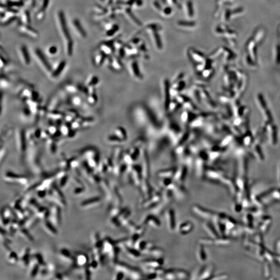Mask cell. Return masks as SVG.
I'll return each instance as SVG.
<instances>
[{
    "label": "cell",
    "instance_id": "cell-1",
    "mask_svg": "<svg viewBox=\"0 0 280 280\" xmlns=\"http://www.w3.org/2000/svg\"><path fill=\"white\" fill-rule=\"evenodd\" d=\"M56 22L63 43L64 54L66 56L70 57L73 54L74 42L69 30L66 15L62 10H59L57 12Z\"/></svg>",
    "mask_w": 280,
    "mask_h": 280
},
{
    "label": "cell",
    "instance_id": "cell-2",
    "mask_svg": "<svg viewBox=\"0 0 280 280\" xmlns=\"http://www.w3.org/2000/svg\"><path fill=\"white\" fill-rule=\"evenodd\" d=\"M115 269L117 271H121L129 275V277L132 280H141L143 278L142 273L139 269L128 265L125 263H116Z\"/></svg>",
    "mask_w": 280,
    "mask_h": 280
},
{
    "label": "cell",
    "instance_id": "cell-3",
    "mask_svg": "<svg viewBox=\"0 0 280 280\" xmlns=\"http://www.w3.org/2000/svg\"><path fill=\"white\" fill-rule=\"evenodd\" d=\"M145 30L148 34L150 35V39L152 40L156 48L160 50L162 48V44L159 32L161 30L159 25L156 23H150L147 25Z\"/></svg>",
    "mask_w": 280,
    "mask_h": 280
},
{
    "label": "cell",
    "instance_id": "cell-4",
    "mask_svg": "<svg viewBox=\"0 0 280 280\" xmlns=\"http://www.w3.org/2000/svg\"><path fill=\"white\" fill-rule=\"evenodd\" d=\"M256 98L258 108L261 110L263 117L265 121V123H273L272 113L269 108H268V105L263 94L261 93H258Z\"/></svg>",
    "mask_w": 280,
    "mask_h": 280
},
{
    "label": "cell",
    "instance_id": "cell-5",
    "mask_svg": "<svg viewBox=\"0 0 280 280\" xmlns=\"http://www.w3.org/2000/svg\"><path fill=\"white\" fill-rule=\"evenodd\" d=\"M33 54L37 63L42 68L43 71L50 75L52 72V66L47 60L46 54L39 48H35Z\"/></svg>",
    "mask_w": 280,
    "mask_h": 280
},
{
    "label": "cell",
    "instance_id": "cell-6",
    "mask_svg": "<svg viewBox=\"0 0 280 280\" xmlns=\"http://www.w3.org/2000/svg\"><path fill=\"white\" fill-rule=\"evenodd\" d=\"M19 13L18 10L9 7L4 11L1 12L2 26H6L12 23L17 19Z\"/></svg>",
    "mask_w": 280,
    "mask_h": 280
},
{
    "label": "cell",
    "instance_id": "cell-7",
    "mask_svg": "<svg viewBox=\"0 0 280 280\" xmlns=\"http://www.w3.org/2000/svg\"><path fill=\"white\" fill-rule=\"evenodd\" d=\"M208 159V155L206 152L200 151L198 154V157L194 161L196 172L198 177H202L204 173V164L206 160Z\"/></svg>",
    "mask_w": 280,
    "mask_h": 280
},
{
    "label": "cell",
    "instance_id": "cell-8",
    "mask_svg": "<svg viewBox=\"0 0 280 280\" xmlns=\"http://www.w3.org/2000/svg\"><path fill=\"white\" fill-rule=\"evenodd\" d=\"M18 30L21 34L31 39H37L39 37L38 31L32 27L30 25H25L20 23L18 26Z\"/></svg>",
    "mask_w": 280,
    "mask_h": 280
},
{
    "label": "cell",
    "instance_id": "cell-9",
    "mask_svg": "<svg viewBox=\"0 0 280 280\" xmlns=\"http://www.w3.org/2000/svg\"><path fill=\"white\" fill-rule=\"evenodd\" d=\"M166 223L169 231L173 232L177 228L176 215L174 209L170 208L168 209L165 214Z\"/></svg>",
    "mask_w": 280,
    "mask_h": 280
},
{
    "label": "cell",
    "instance_id": "cell-10",
    "mask_svg": "<svg viewBox=\"0 0 280 280\" xmlns=\"http://www.w3.org/2000/svg\"><path fill=\"white\" fill-rule=\"evenodd\" d=\"M265 130L267 131L271 144L275 145L278 142V129L273 123H266Z\"/></svg>",
    "mask_w": 280,
    "mask_h": 280
},
{
    "label": "cell",
    "instance_id": "cell-11",
    "mask_svg": "<svg viewBox=\"0 0 280 280\" xmlns=\"http://www.w3.org/2000/svg\"><path fill=\"white\" fill-rule=\"evenodd\" d=\"M18 54L20 61L25 66H29L31 63V56L27 46L24 44L18 47Z\"/></svg>",
    "mask_w": 280,
    "mask_h": 280
},
{
    "label": "cell",
    "instance_id": "cell-12",
    "mask_svg": "<svg viewBox=\"0 0 280 280\" xmlns=\"http://www.w3.org/2000/svg\"><path fill=\"white\" fill-rule=\"evenodd\" d=\"M163 106L165 108V111L167 112L168 109L169 108L170 104L171 103V92H170V88L171 85H170L169 81L165 79L163 81Z\"/></svg>",
    "mask_w": 280,
    "mask_h": 280
},
{
    "label": "cell",
    "instance_id": "cell-13",
    "mask_svg": "<svg viewBox=\"0 0 280 280\" xmlns=\"http://www.w3.org/2000/svg\"><path fill=\"white\" fill-rule=\"evenodd\" d=\"M71 26L76 36L80 39H85L87 37V32L81 24V21L77 18H74L72 20Z\"/></svg>",
    "mask_w": 280,
    "mask_h": 280
},
{
    "label": "cell",
    "instance_id": "cell-14",
    "mask_svg": "<svg viewBox=\"0 0 280 280\" xmlns=\"http://www.w3.org/2000/svg\"><path fill=\"white\" fill-rule=\"evenodd\" d=\"M162 200L161 193L157 192L150 197L148 199H145V201L143 203L142 206L144 209H152L153 207L159 203Z\"/></svg>",
    "mask_w": 280,
    "mask_h": 280
},
{
    "label": "cell",
    "instance_id": "cell-15",
    "mask_svg": "<svg viewBox=\"0 0 280 280\" xmlns=\"http://www.w3.org/2000/svg\"><path fill=\"white\" fill-rule=\"evenodd\" d=\"M141 155L142 157V165L141 167L142 169L143 177L144 179H148L150 174V162L148 154L145 149L143 148H142V151L141 152Z\"/></svg>",
    "mask_w": 280,
    "mask_h": 280
},
{
    "label": "cell",
    "instance_id": "cell-16",
    "mask_svg": "<svg viewBox=\"0 0 280 280\" xmlns=\"http://www.w3.org/2000/svg\"><path fill=\"white\" fill-rule=\"evenodd\" d=\"M114 40L103 41L99 45L98 49L108 57L113 56V54L115 52L114 47Z\"/></svg>",
    "mask_w": 280,
    "mask_h": 280
},
{
    "label": "cell",
    "instance_id": "cell-17",
    "mask_svg": "<svg viewBox=\"0 0 280 280\" xmlns=\"http://www.w3.org/2000/svg\"><path fill=\"white\" fill-rule=\"evenodd\" d=\"M187 170L188 168L186 166L179 167L176 170L172 179L177 184L182 185L186 178Z\"/></svg>",
    "mask_w": 280,
    "mask_h": 280
},
{
    "label": "cell",
    "instance_id": "cell-18",
    "mask_svg": "<svg viewBox=\"0 0 280 280\" xmlns=\"http://www.w3.org/2000/svg\"><path fill=\"white\" fill-rule=\"evenodd\" d=\"M142 225L150 226L154 228H159L161 226V223L157 216L154 214H150L145 216L142 220Z\"/></svg>",
    "mask_w": 280,
    "mask_h": 280
},
{
    "label": "cell",
    "instance_id": "cell-19",
    "mask_svg": "<svg viewBox=\"0 0 280 280\" xmlns=\"http://www.w3.org/2000/svg\"><path fill=\"white\" fill-rule=\"evenodd\" d=\"M128 68L131 75L136 79L142 80L143 76L139 69L138 62L135 60H131L128 62Z\"/></svg>",
    "mask_w": 280,
    "mask_h": 280
},
{
    "label": "cell",
    "instance_id": "cell-20",
    "mask_svg": "<svg viewBox=\"0 0 280 280\" xmlns=\"http://www.w3.org/2000/svg\"><path fill=\"white\" fill-rule=\"evenodd\" d=\"M192 210L194 214L202 219H210L213 215L212 212L197 204H194L192 206Z\"/></svg>",
    "mask_w": 280,
    "mask_h": 280
},
{
    "label": "cell",
    "instance_id": "cell-21",
    "mask_svg": "<svg viewBox=\"0 0 280 280\" xmlns=\"http://www.w3.org/2000/svg\"><path fill=\"white\" fill-rule=\"evenodd\" d=\"M121 248L124 250L126 255L131 259L133 261H138L142 259V253L134 247H129L124 245L122 246Z\"/></svg>",
    "mask_w": 280,
    "mask_h": 280
},
{
    "label": "cell",
    "instance_id": "cell-22",
    "mask_svg": "<svg viewBox=\"0 0 280 280\" xmlns=\"http://www.w3.org/2000/svg\"><path fill=\"white\" fill-rule=\"evenodd\" d=\"M66 64L67 63L65 60H61L57 62L54 67L52 66V72L50 74V76L53 79H56L64 71Z\"/></svg>",
    "mask_w": 280,
    "mask_h": 280
},
{
    "label": "cell",
    "instance_id": "cell-23",
    "mask_svg": "<svg viewBox=\"0 0 280 280\" xmlns=\"http://www.w3.org/2000/svg\"><path fill=\"white\" fill-rule=\"evenodd\" d=\"M104 29L105 36L108 39L107 40H113L112 37L117 34L119 28L117 24L108 23L105 25Z\"/></svg>",
    "mask_w": 280,
    "mask_h": 280
},
{
    "label": "cell",
    "instance_id": "cell-24",
    "mask_svg": "<svg viewBox=\"0 0 280 280\" xmlns=\"http://www.w3.org/2000/svg\"><path fill=\"white\" fill-rule=\"evenodd\" d=\"M187 52L190 59L192 60V61L197 64L204 61L206 59L204 54L193 48H190L188 50Z\"/></svg>",
    "mask_w": 280,
    "mask_h": 280
},
{
    "label": "cell",
    "instance_id": "cell-25",
    "mask_svg": "<svg viewBox=\"0 0 280 280\" xmlns=\"http://www.w3.org/2000/svg\"><path fill=\"white\" fill-rule=\"evenodd\" d=\"M177 229V231L180 234L187 235L193 231L194 225L192 221H184L179 224Z\"/></svg>",
    "mask_w": 280,
    "mask_h": 280
},
{
    "label": "cell",
    "instance_id": "cell-26",
    "mask_svg": "<svg viewBox=\"0 0 280 280\" xmlns=\"http://www.w3.org/2000/svg\"><path fill=\"white\" fill-rule=\"evenodd\" d=\"M196 116V114L195 112L188 111L187 110H185L181 113V121L185 125H189Z\"/></svg>",
    "mask_w": 280,
    "mask_h": 280
},
{
    "label": "cell",
    "instance_id": "cell-27",
    "mask_svg": "<svg viewBox=\"0 0 280 280\" xmlns=\"http://www.w3.org/2000/svg\"><path fill=\"white\" fill-rule=\"evenodd\" d=\"M140 187L145 199L152 196V188L148 181V179L143 178Z\"/></svg>",
    "mask_w": 280,
    "mask_h": 280
},
{
    "label": "cell",
    "instance_id": "cell-28",
    "mask_svg": "<svg viewBox=\"0 0 280 280\" xmlns=\"http://www.w3.org/2000/svg\"><path fill=\"white\" fill-rule=\"evenodd\" d=\"M108 57L106 56L103 52L100 51L99 49L94 53L92 57V61L94 65L97 67L102 66Z\"/></svg>",
    "mask_w": 280,
    "mask_h": 280
},
{
    "label": "cell",
    "instance_id": "cell-29",
    "mask_svg": "<svg viewBox=\"0 0 280 280\" xmlns=\"http://www.w3.org/2000/svg\"><path fill=\"white\" fill-rule=\"evenodd\" d=\"M186 83L183 79L172 83L170 88V92L172 96H175L179 94L184 89Z\"/></svg>",
    "mask_w": 280,
    "mask_h": 280
},
{
    "label": "cell",
    "instance_id": "cell-30",
    "mask_svg": "<svg viewBox=\"0 0 280 280\" xmlns=\"http://www.w3.org/2000/svg\"><path fill=\"white\" fill-rule=\"evenodd\" d=\"M60 210L56 206H52L50 210L49 209V216L51 217V222H54V224L58 225L60 223Z\"/></svg>",
    "mask_w": 280,
    "mask_h": 280
},
{
    "label": "cell",
    "instance_id": "cell-31",
    "mask_svg": "<svg viewBox=\"0 0 280 280\" xmlns=\"http://www.w3.org/2000/svg\"><path fill=\"white\" fill-rule=\"evenodd\" d=\"M109 60V64L112 70L116 71H120L123 69V64L118 56H111L110 57Z\"/></svg>",
    "mask_w": 280,
    "mask_h": 280
},
{
    "label": "cell",
    "instance_id": "cell-32",
    "mask_svg": "<svg viewBox=\"0 0 280 280\" xmlns=\"http://www.w3.org/2000/svg\"><path fill=\"white\" fill-rule=\"evenodd\" d=\"M18 261L22 267H26L29 265L30 249L26 248L20 255Z\"/></svg>",
    "mask_w": 280,
    "mask_h": 280
},
{
    "label": "cell",
    "instance_id": "cell-33",
    "mask_svg": "<svg viewBox=\"0 0 280 280\" xmlns=\"http://www.w3.org/2000/svg\"><path fill=\"white\" fill-rule=\"evenodd\" d=\"M168 205L169 204H168L167 203H166V202L163 201L162 200L156 206H155L154 207H153L151 209H152L151 213L154 214L156 216L159 215L165 211V210L167 209V207Z\"/></svg>",
    "mask_w": 280,
    "mask_h": 280
},
{
    "label": "cell",
    "instance_id": "cell-34",
    "mask_svg": "<svg viewBox=\"0 0 280 280\" xmlns=\"http://www.w3.org/2000/svg\"><path fill=\"white\" fill-rule=\"evenodd\" d=\"M185 14L188 19H192L194 16V6L190 0H187L184 4Z\"/></svg>",
    "mask_w": 280,
    "mask_h": 280
},
{
    "label": "cell",
    "instance_id": "cell-35",
    "mask_svg": "<svg viewBox=\"0 0 280 280\" xmlns=\"http://www.w3.org/2000/svg\"><path fill=\"white\" fill-rule=\"evenodd\" d=\"M143 265L151 268H157L161 267L163 263L162 258H155L154 259H150L143 261Z\"/></svg>",
    "mask_w": 280,
    "mask_h": 280
},
{
    "label": "cell",
    "instance_id": "cell-36",
    "mask_svg": "<svg viewBox=\"0 0 280 280\" xmlns=\"http://www.w3.org/2000/svg\"><path fill=\"white\" fill-rule=\"evenodd\" d=\"M204 246L201 244H200L197 248V258L199 262L201 263H204L207 259V256Z\"/></svg>",
    "mask_w": 280,
    "mask_h": 280
},
{
    "label": "cell",
    "instance_id": "cell-37",
    "mask_svg": "<svg viewBox=\"0 0 280 280\" xmlns=\"http://www.w3.org/2000/svg\"><path fill=\"white\" fill-rule=\"evenodd\" d=\"M20 23L25 25L31 24V16L29 10L27 8H23L20 13Z\"/></svg>",
    "mask_w": 280,
    "mask_h": 280
},
{
    "label": "cell",
    "instance_id": "cell-38",
    "mask_svg": "<svg viewBox=\"0 0 280 280\" xmlns=\"http://www.w3.org/2000/svg\"><path fill=\"white\" fill-rule=\"evenodd\" d=\"M177 169L175 168H171L168 169L162 170L158 173V176L161 179L172 178L174 175Z\"/></svg>",
    "mask_w": 280,
    "mask_h": 280
},
{
    "label": "cell",
    "instance_id": "cell-39",
    "mask_svg": "<svg viewBox=\"0 0 280 280\" xmlns=\"http://www.w3.org/2000/svg\"><path fill=\"white\" fill-rule=\"evenodd\" d=\"M162 200L169 204L172 202L173 199L175 198L173 192L170 189H164L161 192Z\"/></svg>",
    "mask_w": 280,
    "mask_h": 280
},
{
    "label": "cell",
    "instance_id": "cell-40",
    "mask_svg": "<svg viewBox=\"0 0 280 280\" xmlns=\"http://www.w3.org/2000/svg\"><path fill=\"white\" fill-rule=\"evenodd\" d=\"M177 280H188L190 278L189 273L183 269H174Z\"/></svg>",
    "mask_w": 280,
    "mask_h": 280
},
{
    "label": "cell",
    "instance_id": "cell-41",
    "mask_svg": "<svg viewBox=\"0 0 280 280\" xmlns=\"http://www.w3.org/2000/svg\"><path fill=\"white\" fill-rule=\"evenodd\" d=\"M179 27L184 29H192L196 26V23L193 21H179L177 22Z\"/></svg>",
    "mask_w": 280,
    "mask_h": 280
},
{
    "label": "cell",
    "instance_id": "cell-42",
    "mask_svg": "<svg viewBox=\"0 0 280 280\" xmlns=\"http://www.w3.org/2000/svg\"><path fill=\"white\" fill-rule=\"evenodd\" d=\"M182 106V104L178 102L176 100H175L174 101H171L170 104L169 108L168 109V113L169 115H172L174 113H176L177 111H179V108Z\"/></svg>",
    "mask_w": 280,
    "mask_h": 280
},
{
    "label": "cell",
    "instance_id": "cell-43",
    "mask_svg": "<svg viewBox=\"0 0 280 280\" xmlns=\"http://www.w3.org/2000/svg\"><path fill=\"white\" fill-rule=\"evenodd\" d=\"M114 134L119 139H121L123 142L127 139V132L125 129L122 127H118L117 128H116L114 130Z\"/></svg>",
    "mask_w": 280,
    "mask_h": 280
},
{
    "label": "cell",
    "instance_id": "cell-44",
    "mask_svg": "<svg viewBox=\"0 0 280 280\" xmlns=\"http://www.w3.org/2000/svg\"><path fill=\"white\" fill-rule=\"evenodd\" d=\"M148 255H150V256L153 257L154 258H162V256L164 255V251H163L161 248L154 246L152 249L150 250Z\"/></svg>",
    "mask_w": 280,
    "mask_h": 280
},
{
    "label": "cell",
    "instance_id": "cell-45",
    "mask_svg": "<svg viewBox=\"0 0 280 280\" xmlns=\"http://www.w3.org/2000/svg\"><path fill=\"white\" fill-rule=\"evenodd\" d=\"M10 210L11 209H8V208H5L4 209H3L2 212V215L1 219H3V221H3L4 224H5V225H7V224H8L9 221L12 219V211H11Z\"/></svg>",
    "mask_w": 280,
    "mask_h": 280
},
{
    "label": "cell",
    "instance_id": "cell-46",
    "mask_svg": "<svg viewBox=\"0 0 280 280\" xmlns=\"http://www.w3.org/2000/svg\"><path fill=\"white\" fill-rule=\"evenodd\" d=\"M46 10L37 8L35 12V19L37 22H42L46 17Z\"/></svg>",
    "mask_w": 280,
    "mask_h": 280
},
{
    "label": "cell",
    "instance_id": "cell-47",
    "mask_svg": "<svg viewBox=\"0 0 280 280\" xmlns=\"http://www.w3.org/2000/svg\"><path fill=\"white\" fill-rule=\"evenodd\" d=\"M212 272H213V267L212 266H209L208 267L204 266L203 270L202 271L201 275L200 277L199 280H204V279H209L210 277H211Z\"/></svg>",
    "mask_w": 280,
    "mask_h": 280
},
{
    "label": "cell",
    "instance_id": "cell-48",
    "mask_svg": "<svg viewBox=\"0 0 280 280\" xmlns=\"http://www.w3.org/2000/svg\"><path fill=\"white\" fill-rule=\"evenodd\" d=\"M203 228L205 229V230L206 231V232L208 233L212 238H215L217 237L216 230H215L214 227L212 226L211 224H210L209 223H204L203 224Z\"/></svg>",
    "mask_w": 280,
    "mask_h": 280
},
{
    "label": "cell",
    "instance_id": "cell-49",
    "mask_svg": "<svg viewBox=\"0 0 280 280\" xmlns=\"http://www.w3.org/2000/svg\"><path fill=\"white\" fill-rule=\"evenodd\" d=\"M56 226L52 224V222L49 221H45L44 223V228L46 230V231L49 233L54 235L57 233V231L56 229Z\"/></svg>",
    "mask_w": 280,
    "mask_h": 280
},
{
    "label": "cell",
    "instance_id": "cell-50",
    "mask_svg": "<svg viewBox=\"0 0 280 280\" xmlns=\"http://www.w3.org/2000/svg\"><path fill=\"white\" fill-rule=\"evenodd\" d=\"M182 106H183L185 110H187L188 111H192L195 113L198 111V108L195 105V104L194 103V102L191 101L190 99L185 103H184Z\"/></svg>",
    "mask_w": 280,
    "mask_h": 280
},
{
    "label": "cell",
    "instance_id": "cell-51",
    "mask_svg": "<svg viewBox=\"0 0 280 280\" xmlns=\"http://www.w3.org/2000/svg\"><path fill=\"white\" fill-rule=\"evenodd\" d=\"M76 265L79 267H83L86 265L87 263V258L85 255L79 254L77 256L75 259Z\"/></svg>",
    "mask_w": 280,
    "mask_h": 280
},
{
    "label": "cell",
    "instance_id": "cell-52",
    "mask_svg": "<svg viewBox=\"0 0 280 280\" xmlns=\"http://www.w3.org/2000/svg\"><path fill=\"white\" fill-rule=\"evenodd\" d=\"M163 277L164 279L169 280H176L177 277L175 273L174 269H169L165 270V272L163 274Z\"/></svg>",
    "mask_w": 280,
    "mask_h": 280
},
{
    "label": "cell",
    "instance_id": "cell-53",
    "mask_svg": "<svg viewBox=\"0 0 280 280\" xmlns=\"http://www.w3.org/2000/svg\"><path fill=\"white\" fill-rule=\"evenodd\" d=\"M58 48L54 45H50L47 48L46 50V54L49 57H54L57 54Z\"/></svg>",
    "mask_w": 280,
    "mask_h": 280
},
{
    "label": "cell",
    "instance_id": "cell-54",
    "mask_svg": "<svg viewBox=\"0 0 280 280\" xmlns=\"http://www.w3.org/2000/svg\"><path fill=\"white\" fill-rule=\"evenodd\" d=\"M19 257H18L17 254L14 252H11L8 254V263L12 265L15 264L18 261Z\"/></svg>",
    "mask_w": 280,
    "mask_h": 280
},
{
    "label": "cell",
    "instance_id": "cell-55",
    "mask_svg": "<svg viewBox=\"0 0 280 280\" xmlns=\"http://www.w3.org/2000/svg\"><path fill=\"white\" fill-rule=\"evenodd\" d=\"M160 13L161 14V15L163 17H169L171 16L172 13V10L171 7L167 6L165 8L162 9L161 11L160 12Z\"/></svg>",
    "mask_w": 280,
    "mask_h": 280
},
{
    "label": "cell",
    "instance_id": "cell-56",
    "mask_svg": "<svg viewBox=\"0 0 280 280\" xmlns=\"http://www.w3.org/2000/svg\"><path fill=\"white\" fill-rule=\"evenodd\" d=\"M20 233L22 235V237L25 238L27 239L28 240H32V239H33L32 237L30 236V235H29L30 234V233H29V232L28 231L27 229L26 228L21 229L20 230Z\"/></svg>",
    "mask_w": 280,
    "mask_h": 280
},
{
    "label": "cell",
    "instance_id": "cell-57",
    "mask_svg": "<svg viewBox=\"0 0 280 280\" xmlns=\"http://www.w3.org/2000/svg\"><path fill=\"white\" fill-rule=\"evenodd\" d=\"M164 2L167 3L168 4L170 5V6L175 7L177 8H180L181 6L178 4L177 0H164Z\"/></svg>",
    "mask_w": 280,
    "mask_h": 280
},
{
    "label": "cell",
    "instance_id": "cell-58",
    "mask_svg": "<svg viewBox=\"0 0 280 280\" xmlns=\"http://www.w3.org/2000/svg\"><path fill=\"white\" fill-rule=\"evenodd\" d=\"M117 272L116 273L115 275L114 276V279L116 280H123L125 276V274L122 272H121V271H117Z\"/></svg>",
    "mask_w": 280,
    "mask_h": 280
},
{
    "label": "cell",
    "instance_id": "cell-59",
    "mask_svg": "<svg viewBox=\"0 0 280 280\" xmlns=\"http://www.w3.org/2000/svg\"><path fill=\"white\" fill-rule=\"evenodd\" d=\"M119 0H113V3H118Z\"/></svg>",
    "mask_w": 280,
    "mask_h": 280
}]
</instances>
